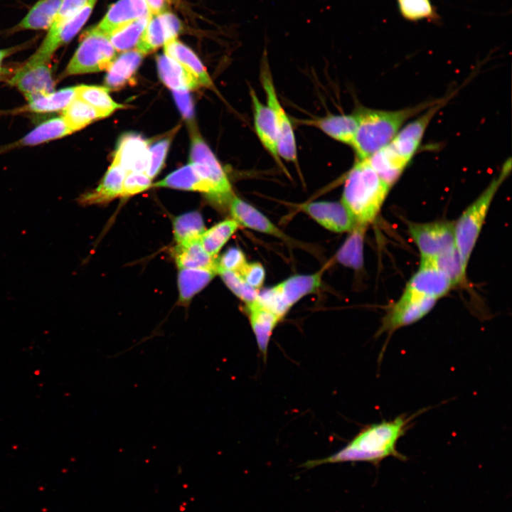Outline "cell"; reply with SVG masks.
Masks as SVG:
<instances>
[{"instance_id":"8fae6325","label":"cell","mask_w":512,"mask_h":512,"mask_svg":"<svg viewBox=\"0 0 512 512\" xmlns=\"http://www.w3.org/2000/svg\"><path fill=\"white\" fill-rule=\"evenodd\" d=\"M452 95L437 100L426 109L422 114L402 127L393 139L388 144L402 158L410 162L422 142L424 134L431 119Z\"/></svg>"},{"instance_id":"9a60e30c","label":"cell","mask_w":512,"mask_h":512,"mask_svg":"<svg viewBox=\"0 0 512 512\" xmlns=\"http://www.w3.org/2000/svg\"><path fill=\"white\" fill-rule=\"evenodd\" d=\"M254 127L260 142L274 161L284 168L278 154V131L271 108L262 103L252 88L250 89Z\"/></svg>"},{"instance_id":"8992f818","label":"cell","mask_w":512,"mask_h":512,"mask_svg":"<svg viewBox=\"0 0 512 512\" xmlns=\"http://www.w3.org/2000/svg\"><path fill=\"white\" fill-rule=\"evenodd\" d=\"M190 164L208 185L209 198L218 203H230L233 192L228 178L218 160L197 132L191 138Z\"/></svg>"},{"instance_id":"5b68a950","label":"cell","mask_w":512,"mask_h":512,"mask_svg":"<svg viewBox=\"0 0 512 512\" xmlns=\"http://www.w3.org/2000/svg\"><path fill=\"white\" fill-rule=\"evenodd\" d=\"M116 58V50L107 34L95 27L83 33L62 76L92 73L107 70Z\"/></svg>"},{"instance_id":"836d02e7","label":"cell","mask_w":512,"mask_h":512,"mask_svg":"<svg viewBox=\"0 0 512 512\" xmlns=\"http://www.w3.org/2000/svg\"><path fill=\"white\" fill-rule=\"evenodd\" d=\"M150 18L151 14L146 15L110 33L108 37L115 50L125 52L136 47Z\"/></svg>"},{"instance_id":"2e32d148","label":"cell","mask_w":512,"mask_h":512,"mask_svg":"<svg viewBox=\"0 0 512 512\" xmlns=\"http://www.w3.org/2000/svg\"><path fill=\"white\" fill-rule=\"evenodd\" d=\"M405 288L437 300L446 295L454 286L450 279L430 260L421 259L418 270L410 279Z\"/></svg>"},{"instance_id":"83f0119b","label":"cell","mask_w":512,"mask_h":512,"mask_svg":"<svg viewBox=\"0 0 512 512\" xmlns=\"http://www.w3.org/2000/svg\"><path fill=\"white\" fill-rule=\"evenodd\" d=\"M322 272L292 276L276 285L286 304L291 308L304 296L316 292L321 284Z\"/></svg>"},{"instance_id":"b9f144b4","label":"cell","mask_w":512,"mask_h":512,"mask_svg":"<svg viewBox=\"0 0 512 512\" xmlns=\"http://www.w3.org/2000/svg\"><path fill=\"white\" fill-rule=\"evenodd\" d=\"M218 273L228 289L246 304L257 300L258 289L250 287L239 274L226 270H219Z\"/></svg>"},{"instance_id":"681fc988","label":"cell","mask_w":512,"mask_h":512,"mask_svg":"<svg viewBox=\"0 0 512 512\" xmlns=\"http://www.w3.org/2000/svg\"><path fill=\"white\" fill-rule=\"evenodd\" d=\"M149 11L151 16L162 14L167 9L169 0H145Z\"/></svg>"},{"instance_id":"8d00e7d4","label":"cell","mask_w":512,"mask_h":512,"mask_svg":"<svg viewBox=\"0 0 512 512\" xmlns=\"http://www.w3.org/2000/svg\"><path fill=\"white\" fill-rule=\"evenodd\" d=\"M63 112L62 117L73 132L95 120L105 117L100 112L77 97Z\"/></svg>"},{"instance_id":"4fadbf2b","label":"cell","mask_w":512,"mask_h":512,"mask_svg":"<svg viewBox=\"0 0 512 512\" xmlns=\"http://www.w3.org/2000/svg\"><path fill=\"white\" fill-rule=\"evenodd\" d=\"M181 29L180 20L172 13L165 11L158 15H151L135 48L145 55L166 42L176 38Z\"/></svg>"},{"instance_id":"cb8c5ba5","label":"cell","mask_w":512,"mask_h":512,"mask_svg":"<svg viewBox=\"0 0 512 512\" xmlns=\"http://www.w3.org/2000/svg\"><path fill=\"white\" fill-rule=\"evenodd\" d=\"M164 49V54L181 64L198 80L201 85L213 87V82L206 68L188 47L175 38L166 42Z\"/></svg>"},{"instance_id":"f546056e","label":"cell","mask_w":512,"mask_h":512,"mask_svg":"<svg viewBox=\"0 0 512 512\" xmlns=\"http://www.w3.org/2000/svg\"><path fill=\"white\" fill-rule=\"evenodd\" d=\"M151 186L200 191L206 193L208 197L210 195L208 185L198 175L191 164H187L174 171L161 181L152 184Z\"/></svg>"},{"instance_id":"5bb4252c","label":"cell","mask_w":512,"mask_h":512,"mask_svg":"<svg viewBox=\"0 0 512 512\" xmlns=\"http://www.w3.org/2000/svg\"><path fill=\"white\" fill-rule=\"evenodd\" d=\"M301 210L333 232H351L357 225L341 202H311L301 206Z\"/></svg>"},{"instance_id":"f1b7e54d","label":"cell","mask_w":512,"mask_h":512,"mask_svg":"<svg viewBox=\"0 0 512 512\" xmlns=\"http://www.w3.org/2000/svg\"><path fill=\"white\" fill-rule=\"evenodd\" d=\"M61 0H38L12 30H48L60 5Z\"/></svg>"},{"instance_id":"30bf717a","label":"cell","mask_w":512,"mask_h":512,"mask_svg":"<svg viewBox=\"0 0 512 512\" xmlns=\"http://www.w3.org/2000/svg\"><path fill=\"white\" fill-rule=\"evenodd\" d=\"M9 82L17 87L28 102L55 90L50 61H27L13 75Z\"/></svg>"},{"instance_id":"44dd1931","label":"cell","mask_w":512,"mask_h":512,"mask_svg":"<svg viewBox=\"0 0 512 512\" xmlns=\"http://www.w3.org/2000/svg\"><path fill=\"white\" fill-rule=\"evenodd\" d=\"M305 124L314 126L332 139L352 146L357 129V119L355 114H334L307 119Z\"/></svg>"},{"instance_id":"484cf974","label":"cell","mask_w":512,"mask_h":512,"mask_svg":"<svg viewBox=\"0 0 512 512\" xmlns=\"http://www.w3.org/2000/svg\"><path fill=\"white\" fill-rule=\"evenodd\" d=\"M246 306L258 348L265 358L270 336L281 319L262 306L257 300Z\"/></svg>"},{"instance_id":"f907efd6","label":"cell","mask_w":512,"mask_h":512,"mask_svg":"<svg viewBox=\"0 0 512 512\" xmlns=\"http://www.w3.org/2000/svg\"><path fill=\"white\" fill-rule=\"evenodd\" d=\"M18 50V47H13L4 49H0V73L2 70V65L5 58L11 55Z\"/></svg>"},{"instance_id":"d6986e66","label":"cell","mask_w":512,"mask_h":512,"mask_svg":"<svg viewBox=\"0 0 512 512\" xmlns=\"http://www.w3.org/2000/svg\"><path fill=\"white\" fill-rule=\"evenodd\" d=\"M126 174L125 170L113 160L99 186L82 194L78 198V203L82 206L103 204L121 196Z\"/></svg>"},{"instance_id":"d4e9b609","label":"cell","mask_w":512,"mask_h":512,"mask_svg":"<svg viewBox=\"0 0 512 512\" xmlns=\"http://www.w3.org/2000/svg\"><path fill=\"white\" fill-rule=\"evenodd\" d=\"M375 171L391 187L409 164L389 144L366 159Z\"/></svg>"},{"instance_id":"c3c4849f","label":"cell","mask_w":512,"mask_h":512,"mask_svg":"<svg viewBox=\"0 0 512 512\" xmlns=\"http://www.w3.org/2000/svg\"><path fill=\"white\" fill-rule=\"evenodd\" d=\"M176 104L183 116L187 119L193 117V107L191 96L187 90L173 91Z\"/></svg>"},{"instance_id":"6da1fadb","label":"cell","mask_w":512,"mask_h":512,"mask_svg":"<svg viewBox=\"0 0 512 512\" xmlns=\"http://www.w3.org/2000/svg\"><path fill=\"white\" fill-rule=\"evenodd\" d=\"M425 410L422 409L410 415L402 414L392 420L368 425L335 454L324 459L307 461L303 466L309 469L328 463L358 462L378 466L388 457L405 461L406 457L398 450L397 444L409 430L415 418Z\"/></svg>"},{"instance_id":"d590c367","label":"cell","mask_w":512,"mask_h":512,"mask_svg":"<svg viewBox=\"0 0 512 512\" xmlns=\"http://www.w3.org/2000/svg\"><path fill=\"white\" fill-rule=\"evenodd\" d=\"M109 90L103 86L82 85L76 86V97L93 107L106 117L115 110L124 107L123 105L111 98Z\"/></svg>"},{"instance_id":"e0dca14e","label":"cell","mask_w":512,"mask_h":512,"mask_svg":"<svg viewBox=\"0 0 512 512\" xmlns=\"http://www.w3.org/2000/svg\"><path fill=\"white\" fill-rule=\"evenodd\" d=\"M149 143L136 134H125L119 139L113 160L127 173L146 172L148 164Z\"/></svg>"},{"instance_id":"e575fe53","label":"cell","mask_w":512,"mask_h":512,"mask_svg":"<svg viewBox=\"0 0 512 512\" xmlns=\"http://www.w3.org/2000/svg\"><path fill=\"white\" fill-rule=\"evenodd\" d=\"M173 227L177 245L198 240L206 230L203 218L198 211L188 212L176 217Z\"/></svg>"},{"instance_id":"7c38bea8","label":"cell","mask_w":512,"mask_h":512,"mask_svg":"<svg viewBox=\"0 0 512 512\" xmlns=\"http://www.w3.org/2000/svg\"><path fill=\"white\" fill-rule=\"evenodd\" d=\"M97 0H88L85 5L70 18L50 38H44L39 48L30 57V62H48L62 46L69 43L88 20Z\"/></svg>"},{"instance_id":"7bdbcfd3","label":"cell","mask_w":512,"mask_h":512,"mask_svg":"<svg viewBox=\"0 0 512 512\" xmlns=\"http://www.w3.org/2000/svg\"><path fill=\"white\" fill-rule=\"evenodd\" d=\"M171 144V137L161 139L149 146L146 174L151 179L161 171Z\"/></svg>"},{"instance_id":"52a82bcc","label":"cell","mask_w":512,"mask_h":512,"mask_svg":"<svg viewBox=\"0 0 512 512\" xmlns=\"http://www.w3.org/2000/svg\"><path fill=\"white\" fill-rule=\"evenodd\" d=\"M436 302L437 299L434 298L405 288L398 301L389 309L383 318L376 335L386 333L388 341L396 330L413 324L425 317Z\"/></svg>"},{"instance_id":"7402d4cb","label":"cell","mask_w":512,"mask_h":512,"mask_svg":"<svg viewBox=\"0 0 512 512\" xmlns=\"http://www.w3.org/2000/svg\"><path fill=\"white\" fill-rule=\"evenodd\" d=\"M144 55L137 49L122 52L109 68L105 79L109 90H119L127 85L137 70Z\"/></svg>"},{"instance_id":"603a6c76","label":"cell","mask_w":512,"mask_h":512,"mask_svg":"<svg viewBox=\"0 0 512 512\" xmlns=\"http://www.w3.org/2000/svg\"><path fill=\"white\" fill-rule=\"evenodd\" d=\"M156 64L161 80L172 91H189L200 87L191 73L166 54L157 56Z\"/></svg>"},{"instance_id":"ba28073f","label":"cell","mask_w":512,"mask_h":512,"mask_svg":"<svg viewBox=\"0 0 512 512\" xmlns=\"http://www.w3.org/2000/svg\"><path fill=\"white\" fill-rule=\"evenodd\" d=\"M260 81L266 95L267 105L273 112L278 131V154L280 159L297 164V151L293 127L280 103L266 56H263Z\"/></svg>"},{"instance_id":"f35d334b","label":"cell","mask_w":512,"mask_h":512,"mask_svg":"<svg viewBox=\"0 0 512 512\" xmlns=\"http://www.w3.org/2000/svg\"><path fill=\"white\" fill-rule=\"evenodd\" d=\"M238 226L233 218L225 220L206 230L199 238L200 242L209 255L215 257Z\"/></svg>"},{"instance_id":"9c48e42d","label":"cell","mask_w":512,"mask_h":512,"mask_svg":"<svg viewBox=\"0 0 512 512\" xmlns=\"http://www.w3.org/2000/svg\"><path fill=\"white\" fill-rule=\"evenodd\" d=\"M408 231L420 252L421 259H433L456 247L454 222H409Z\"/></svg>"},{"instance_id":"4316f807","label":"cell","mask_w":512,"mask_h":512,"mask_svg":"<svg viewBox=\"0 0 512 512\" xmlns=\"http://www.w3.org/2000/svg\"><path fill=\"white\" fill-rule=\"evenodd\" d=\"M174 257L180 268L212 270L218 273V260L203 247L199 239L181 245H176Z\"/></svg>"},{"instance_id":"d6a6232c","label":"cell","mask_w":512,"mask_h":512,"mask_svg":"<svg viewBox=\"0 0 512 512\" xmlns=\"http://www.w3.org/2000/svg\"><path fill=\"white\" fill-rule=\"evenodd\" d=\"M73 132L62 116L54 117L35 127L20 141V144L33 146L65 137Z\"/></svg>"},{"instance_id":"60d3db41","label":"cell","mask_w":512,"mask_h":512,"mask_svg":"<svg viewBox=\"0 0 512 512\" xmlns=\"http://www.w3.org/2000/svg\"><path fill=\"white\" fill-rule=\"evenodd\" d=\"M426 260L441 270L450 279L454 287L466 284V270L463 267L456 247L437 257Z\"/></svg>"},{"instance_id":"ab89813d","label":"cell","mask_w":512,"mask_h":512,"mask_svg":"<svg viewBox=\"0 0 512 512\" xmlns=\"http://www.w3.org/2000/svg\"><path fill=\"white\" fill-rule=\"evenodd\" d=\"M398 11L406 21L417 22L427 20L437 23L440 16L431 0H395Z\"/></svg>"},{"instance_id":"4dcf8cb0","label":"cell","mask_w":512,"mask_h":512,"mask_svg":"<svg viewBox=\"0 0 512 512\" xmlns=\"http://www.w3.org/2000/svg\"><path fill=\"white\" fill-rule=\"evenodd\" d=\"M215 272L208 270L180 268L178 274L179 302L187 304L215 277Z\"/></svg>"},{"instance_id":"7dc6e473","label":"cell","mask_w":512,"mask_h":512,"mask_svg":"<svg viewBox=\"0 0 512 512\" xmlns=\"http://www.w3.org/2000/svg\"><path fill=\"white\" fill-rule=\"evenodd\" d=\"M239 274L242 278L252 288L258 289L262 285L265 271L259 262H246Z\"/></svg>"},{"instance_id":"74e56055","label":"cell","mask_w":512,"mask_h":512,"mask_svg":"<svg viewBox=\"0 0 512 512\" xmlns=\"http://www.w3.org/2000/svg\"><path fill=\"white\" fill-rule=\"evenodd\" d=\"M76 97V86L65 87L28 102L29 110L38 113L64 110Z\"/></svg>"},{"instance_id":"1f68e13d","label":"cell","mask_w":512,"mask_h":512,"mask_svg":"<svg viewBox=\"0 0 512 512\" xmlns=\"http://www.w3.org/2000/svg\"><path fill=\"white\" fill-rule=\"evenodd\" d=\"M367 226L357 225L336 255L339 263L359 270L363 265V241Z\"/></svg>"},{"instance_id":"ac0fdd59","label":"cell","mask_w":512,"mask_h":512,"mask_svg":"<svg viewBox=\"0 0 512 512\" xmlns=\"http://www.w3.org/2000/svg\"><path fill=\"white\" fill-rule=\"evenodd\" d=\"M150 14L145 0H119L108 9L95 26L107 36L119 28Z\"/></svg>"},{"instance_id":"3957f363","label":"cell","mask_w":512,"mask_h":512,"mask_svg":"<svg viewBox=\"0 0 512 512\" xmlns=\"http://www.w3.org/2000/svg\"><path fill=\"white\" fill-rule=\"evenodd\" d=\"M390 188L366 159H358L347 174L341 202L356 225L367 226L378 215Z\"/></svg>"},{"instance_id":"bcb514c9","label":"cell","mask_w":512,"mask_h":512,"mask_svg":"<svg viewBox=\"0 0 512 512\" xmlns=\"http://www.w3.org/2000/svg\"><path fill=\"white\" fill-rule=\"evenodd\" d=\"M246 262L242 251L238 247H232L218 260V272L226 270L239 273Z\"/></svg>"},{"instance_id":"277c9868","label":"cell","mask_w":512,"mask_h":512,"mask_svg":"<svg viewBox=\"0 0 512 512\" xmlns=\"http://www.w3.org/2000/svg\"><path fill=\"white\" fill-rule=\"evenodd\" d=\"M511 170L509 159L503 164L498 175L454 222L455 246L466 270L493 198Z\"/></svg>"},{"instance_id":"ee69618b","label":"cell","mask_w":512,"mask_h":512,"mask_svg":"<svg viewBox=\"0 0 512 512\" xmlns=\"http://www.w3.org/2000/svg\"><path fill=\"white\" fill-rule=\"evenodd\" d=\"M88 0H61L55 18L45 38H50L61 26L78 13Z\"/></svg>"},{"instance_id":"f6af8a7d","label":"cell","mask_w":512,"mask_h":512,"mask_svg":"<svg viewBox=\"0 0 512 512\" xmlns=\"http://www.w3.org/2000/svg\"><path fill=\"white\" fill-rule=\"evenodd\" d=\"M151 186V178L146 173L128 172L123 181L121 196L127 197L139 193Z\"/></svg>"},{"instance_id":"7a4b0ae2","label":"cell","mask_w":512,"mask_h":512,"mask_svg":"<svg viewBox=\"0 0 512 512\" xmlns=\"http://www.w3.org/2000/svg\"><path fill=\"white\" fill-rule=\"evenodd\" d=\"M436 101L397 110L359 107L354 112L357 129L352 144L358 159H365L388 145L409 119L423 112Z\"/></svg>"},{"instance_id":"ffe728a7","label":"cell","mask_w":512,"mask_h":512,"mask_svg":"<svg viewBox=\"0 0 512 512\" xmlns=\"http://www.w3.org/2000/svg\"><path fill=\"white\" fill-rule=\"evenodd\" d=\"M229 209L233 219L238 225L286 240L285 234L266 216L240 198L233 197L229 203Z\"/></svg>"}]
</instances>
